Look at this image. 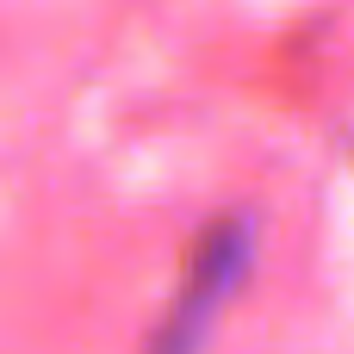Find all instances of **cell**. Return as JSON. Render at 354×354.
<instances>
[{
    "label": "cell",
    "instance_id": "cell-1",
    "mask_svg": "<svg viewBox=\"0 0 354 354\" xmlns=\"http://www.w3.org/2000/svg\"><path fill=\"white\" fill-rule=\"evenodd\" d=\"M255 249H261V243H255V218H249V212L212 218V224L187 243L180 274H174V292H168V305H162V317H156L143 354H199L205 348L212 324H218L224 305L243 292V280H249V268H255Z\"/></svg>",
    "mask_w": 354,
    "mask_h": 354
}]
</instances>
